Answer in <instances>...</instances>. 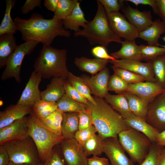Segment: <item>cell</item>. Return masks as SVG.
Returning a JSON list of instances; mask_svg holds the SVG:
<instances>
[{"label":"cell","mask_w":165,"mask_h":165,"mask_svg":"<svg viewBox=\"0 0 165 165\" xmlns=\"http://www.w3.org/2000/svg\"><path fill=\"white\" fill-rule=\"evenodd\" d=\"M13 20L25 42L35 41L50 46L56 37L68 38L71 35V32L64 28L62 21L53 17L46 19L41 14L35 13L28 19L17 16Z\"/></svg>","instance_id":"6da1fadb"},{"label":"cell","mask_w":165,"mask_h":165,"mask_svg":"<svg viewBox=\"0 0 165 165\" xmlns=\"http://www.w3.org/2000/svg\"><path fill=\"white\" fill-rule=\"evenodd\" d=\"M93 97L96 104L89 101L86 105L91 113L98 134L103 139L118 137L119 133L128 128L124 119L104 98Z\"/></svg>","instance_id":"7a4b0ae2"},{"label":"cell","mask_w":165,"mask_h":165,"mask_svg":"<svg viewBox=\"0 0 165 165\" xmlns=\"http://www.w3.org/2000/svg\"><path fill=\"white\" fill-rule=\"evenodd\" d=\"M97 9L94 19L86 27L75 32V37L86 38L91 45L98 44L107 48L112 42L121 43L122 41L112 29L102 4L97 0Z\"/></svg>","instance_id":"3957f363"},{"label":"cell","mask_w":165,"mask_h":165,"mask_svg":"<svg viewBox=\"0 0 165 165\" xmlns=\"http://www.w3.org/2000/svg\"><path fill=\"white\" fill-rule=\"evenodd\" d=\"M67 50L43 46L35 61L34 71L42 78L60 77L67 80L69 72L67 65Z\"/></svg>","instance_id":"277c9868"},{"label":"cell","mask_w":165,"mask_h":165,"mask_svg":"<svg viewBox=\"0 0 165 165\" xmlns=\"http://www.w3.org/2000/svg\"><path fill=\"white\" fill-rule=\"evenodd\" d=\"M27 118L29 136L36 146L41 161L44 162L54 147L64 139L46 127L33 112Z\"/></svg>","instance_id":"5b68a950"},{"label":"cell","mask_w":165,"mask_h":165,"mask_svg":"<svg viewBox=\"0 0 165 165\" xmlns=\"http://www.w3.org/2000/svg\"><path fill=\"white\" fill-rule=\"evenodd\" d=\"M118 137L131 160L138 164L146 157L152 143L144 134L129 127L119 133Z\"/></svg>","instance_id":"8992f818"},{"label":"cell","mask_w":165,"mask_h":165,"mask_svg":"<svg viewBox=\"0 0 165 165\" xmlns=\"http://www.w3.org/2000/svg\"><path fill=\"white\" fill-rule=\"evenodd\" d=\"M1 145L7 152L10 161L15 163L30 164L41 163L36 146L29 136L6 143Z\"/></svg>","instance_id":"52a82bcc"},{"label":"cell","mask_w":165,"mask_h":165,"mask_svg":"<svg viewBox=\"0 0 165 165\" xmlns=\"http://www.w3.org/2000/svg\"><path fill=\"white\" fill-rule=\"evenodd\" d=\"M37 42L29 41L21 44L18 46L8 60L5 68L1 75L2 81L14 78L16 82H21L20 72L22 61L24 57L30 54L37 44Z\"/></svg>","instance_id":"ba28073f"},{"label":"cell","mask_w":165,"mask_h":165,"mask_svg":"<svg viewBox=\"0 0 165 165\" xmlns=\"http://www.w3.org/2000/svg\"><path fill=\"white\" fill-rule=\"evenodd\" d=\"M107 15L112 29L119 37L130 41H135L138 38V30L119 11Z\"/></svg>","instance_id":"9c48e42d"},{"label":"cell","mask_w":165,"mask_h":165,"mask_svg":"<svg viewBox=\"0 0 165 165\" xmlns=\"http://www.w3.org/2000/svg\"><path fill=\"white\" fill-rule=\"evenodd\" d=\"M145 120L159 132L165 129V91L149 104Z\"/></svg>","instance_id":"30bf717a"},{"label":"cell","mask_w":165,"mask_h":165,"mask_svg":"<svg viewBox=\"0 0 165 165\" xmlns=\"http://www.w3.org/2000/svg\"><path fill=\"white\" fill-rule=\"evenodd\" d=\"M60 144L62 154L68 165H87L88 158L83 147L74 138L64 139Z\"/></svg>","instance_id":"8fae6325"},{"label":"cell","mask_w":165,"mask_h":165,"mask_svg":"<svg viewBox=\"0 0 165 165\" xmlns=\"http://www.w3.org/2000/svg\"><path fill=\"white\" fill-rule=\"evenodd\" d=\"M103 144L104 153L108 157L110 165H135L127 156L118 137L105 139Z\"/></svg>","instance_id":"7c38bea8"},{"label":"cell","mask_w":165,"mask_h":165,"mask_svg":"<svg viewBox=\"0 0 165 165\" xmlns=\"http://www.w3.org/2000/svg\"><path fill=\"white\" fill-rule=\"evenodd\" d=\"M113 65L122 68L142 77L146 81L156 82L151 63L130 59L109 60Z\"/></svg>","instance_id":"4fadbf2b"},{"label":"cell","mask_w":165,"mask_h":165,"mask_svg":"<svg viewBox=\"0 0 165 165\" xmlns=\"http://www.w3.org/2000/svg\"><path fill=\"white\" fill-rule=\"evenodd\" d=\"M27 117L17 120L0 129V145L29 136Z\"/></svg>","instance_id":"5bb4252c"},{"label":"cell","mask_w":165,"mask_h":165,"mask_svg":"<svg viewBox=\"0 0 165 165\" xmlns=\"http://www.w3.org/2000/svg\"><path fill=\"white\" fill-rule=\"evenodd\" d=\"M165 89L156 82H142L129 84L125 92L134 94L149 104Z\"/></svg>","instance_id":"9a60e30c"},{"label":"cell","mask_w":165,"mask_h":165,"mask_svg":"<svg viewBox=\"0 0 165 165\" xmlns=\"http://www.w3.org/2000/svg\"><path fill=\"white\" fill-rule=\"evenodd\" d=\"M81 77L94 96L104 98L108 93V86L110 76L107 67L92 76L83 75Z\"/></svg>","instance_id":"2e32d148"},{"label":"cell","mask_w":165,"mask_h":165,"mask_svg":"<svg viewBox=\"0 0 165 165\" xmlns=\"http://www.w3.org/2000/svg\"><path fill=\"white\" fill-rule=\"evenodd\" d=\"M42 78L39 74L34 71L32 72L17 104L33 106L41 100L39 86Z\"/></svg>","instance_id":"e0dca14e"},{"label":"cell","mask_w":165,"mask_h":165,"mask_svg":"<svg viewBox=\"0 0 165 165\" xmlns=\"http://www.w3.org/2000/svg\"><path fill=\"white\" fill-rule=\"evenodd\" d=\"M121 9L129 21L139 32L146 29L153 22L150 11H141L128 5L123 6Z\"/></svg>","instance_id":"ac0fdd59"},{"label":"cell","mask_w":165,"mask_h":165,"mask_svg":"<svg viewBox=\"0 0 165 165\" xmlns=\"http://www.w3.org/2000/svg\"><path fill=\"white\" fill-rule=\"evenodd\" d=\"M33 112L32 106L16 104L0 112V129Z\"/></svg>","instance_id":"d6986e66"},{"label":"cell","mask_w":165,"mask_h":165,"mask_svg":"<svg viewBox=\"0 0 165 165\" xmlns=\"http://www.w3.org/2000/svg\"><path fill=\"white\" fill-rule=\"evenodd\" d=\"M66 80L60 77L52 78L46 89L41 92V100L50 102H57L65 94L64 83Z\"/></svg>","instance_id":"ffe728a7"},{"label":"cell","mask_w":165,"mask_h":165,"mask_svg":"<svg viewBox=\"0 0 165 165\" xmlns=\"http://www.w3.org/2000/svg\"><path fill=\"white\" fill-rule=\"evenodd\" d=\"M165 33V22L159 19L153 21L152 24L144 30L139 32L138 38L146 41L148 45L160 46L159 42L160 35Z\"/></svg>","instance_id":"44dd1931"},{"label":"cell","mask_w":165,"mask_h":165,"mask_svg":"<svg viewBox=\"0 0 165 165\" xmlns=\"http://www.w3.org/2000/svg\"><path fill=\"white\" fill-rule=\"evenodd\" d=\"M128 127L134 129L146 135L152 143H155L159 132L149 124L145 119L133 114L124 119Z\"/></svg>","instance_id":"7402d4cb"},{"label":"cell","mask_w":165,"mask_h":165,"mask_svg":"<svg viewBox=\"0 0 165 165\" xmlns=\"http://www.w3.org/2000/svg\"><path fill=\"white\" fill-rule=\"evenodd\" d=\"M109 60L97 58L90 59L85 57H76L74 63L81 71L86 72L92 75H95L106 67Z\"/></svg>","instance_id":"603a6c76"},{"label":"cell","mask_w":165,"mask_h":165,"mask_svg":"<svg viewBox=\"0 0 165 165\" xmlns=\"http://www.w3.org/2000/svg\"><path fill=\"white\" fill-rule=\"evenodd\" d=\"M13 34L0 35V68L5 67L7 62L17 46Z\"/></svg>","instance_id":"cb8c5ba5"},{"label":"cell","mask_w":165,"mask_h":165,"mask_svg":"<svg viewBox=\"0 0 165 165\" xmlns=\"http://www.w3.org/2000/svg\"><path fill=\"white\" fill-rule=\"evenodd\" d=\"M121 47L118 51L111 53L110 55L115 59H130L142 60L139 46L135 41L125 40L121 43Z\"/></svg>","instance_id":"d4e9b609"},{"label":"cell","mask_w":165,"mask_h":165,"mask_svg":"<svg viewBox=\"0 0 165 165\" xmlns=\"http://www.w3.org/2000/svg\"><path fill=\"white\" fill-rule=\"evenodd\" d=\"M64 28L75 32L79 31L80 27L85 28L88 22L85 17L84 13L79 2L70 14L62 20Z\"/></svg>","instance_id":"484cf974"},{"label":"cell","mask_w":165,"mask_h":165,"mask_svg":"<svg viewBox=\"0 0 165 165\" xmlns=\"http://www.w3.org/2000/svg\"><path fill=\"white\" fill-rule=\"evenodd\" d=\"M79 112L63 113L61 124V135L64 139L74 138L79 130Z\"/></svg>","instance_id":"4316f807"},{"label":"cell","mask_w":165,"mask_h":165,"mask_svg":"<svg viewBox=\"0 0 165 165\" xmlns=\"http://www.w3.org/2000/svg\"><path fill=\"white\" fill-rule=\"evenodd\" d=\"M104 98L124 119L128 118L134 114L130 108L126 98L123 94L112 95L108 93Z\"/></svg>","instance_id":"83f0119b"},{"label":"cell","mask_w":165,"mask_h":165,"mask_svg":"<svg viewBox=\"0 0 165 165\" xmlns=\"http://www.w3.org/2000/svg\"><path fill=\"white\" fill-rule=\"evenodd\" d=\"M121 94H123L126 98L133 114L145 119L149 104L137 95L130 92H124Z\"/></svg>","instance_id":"f1b7e54d"},{"label":"cell","mask_w":165,"mask_h":165,"mask_svg":"<svg viewBox=\"0 0 165 165\" xmlns=\"http://www.w3.org/2000/svg\"><path fill=\"white\" fill-rule=\"evenodd\" d=\"M6 10L0 25V35L6 34L14 35L18 31L11 16V9L15 5L16 1L6 0Z\"/></svg>","instance_id":"f546056e"},{"label":"cell","mask_w":165,"mask_h":165,"mask_svg":"<svg viewBox=\"0 0 165 165\" xmlns=\"http://www.w3.org/2000/svg\"><path fill=\"white\" fill-rule=\"evenodd\" d=\"M67 80L72 87L89 102L94 105L96 104L89 88L81 77L77 76L69 72Z\"/></svg>","instance_id":"4dcf8cb0"},{"label":"cell","mask_w":165,"mask_h":165,"mask_svg":"<svg viewBox=\"0 0 165 165\" xmlns=\"http://www.w3.org/2000/svg\"><path fill=\"white\" fill-rule=\"evenodd\" d=\"M57 109L64 113L79 112L87 110L86 105L72 99L66 94L57 102Z\"/></svg>","instance_id":"1f68e13d"},{"label":"cell","mask_w":165,"mask_h":165,"mask_svg":"<svg viewBox=\"0 0 165 165\" xmlns=\"http://www.w3.org/2000/svg\"><path fill=\"white\" fill-rule=\"evenodd\" d=\"M103 139L96 134L87 141L83 146L86 156H99L104 153Z\"/></svg>","instance_id":"d6a6232c"},{"label":"cell","mask_w":165,"mask_h":165,"mask_svg":"<svg viewBox=\"0 0 165 165\" xmlns=\"http://www.w3.org/2000/svg\"><path fill=\"white\" fill-rule=\"evenodd\" d=\"M64 113L58 109L47 117L39 119L47 127L56 134L61 135V124Z\"/></svg>","instance_id":"836d02e7"},{"label":"cell","mask_w":165,"mask_h":165,"mask_svg":"<svg viewBox=\"0 0 165 165\" xmlns=\"http://www.w3.org/2000/svg\"><path fill=\"white\" fill-rule=\"evenodd\" d=\"M150 62L156 82L165 89V54Z\"/></svg>","instance_id":"e575fe53"},{"label":"cell","mask_w":165,"mask_h":165,"mask_svg":"<svg viewBox=\"0 0 165 165\" xmlns=\"http://www.w3.org/2000/svg\"><path fill=\"white\" fill-rule=\"evenodd\" d=\"M33 112L39 119L45 118L57 109V102L41 100L32 106Z\"/></svg>","instance_id":"d590c367"},{"label":"cell","mask_w":165,"mask_h":165,"mask_svg":"<svg viewBox=\"0 0 165 165\" xmlns=\"http://www.w3.org/2000/svg\"><path fill=\"white\" fill-rule=\"evenodd\" d=\"M79 2L77 0H59L58 6L53 17L63 20L70 14Z\"/></svg>","instance_id":"8d00e7d4"},{"label":"cell","mask_w":165,"mask_h":165,"mask_svg":"<svg viewBox=\"0 0 165 165\" xmlns=\"http://www.w3.org/2000/svg\"><path fill=\"white\" fill-rule=\"evenodd\" d=\"M139 47L142 60L148 62L165 54V49L161 46L141 44L139 46Z\"/></svg>","instance_id":"74e56055"},{"label":"cell","mask_w":165,"mask_h":165,"mask_svg":"<svg viewBox=\"0 0 165 165\" xmlns=\"http://www.w3.org/2000/svg\"><path fill=\"white\" fill-rule=\"evenodd\" d=\"M114 73L129 84L144 82L145 79L141 76L128 70L114 65L111 66Z\"/></svg>","instance_id":"f35d334b"},{"label":"cell","mask_w":165,"mask_h":165,"mask_svg":"<svg viewBox=\"0 0 165 165\" xmlns=\"http://www.w3.org/2000/svg\"><path fill=\"white\" fill-rule=\"evenodd\" d=\"M129 84L116 74L110 76L108 86V91H114L118 94L126 91Z\"/></svg>","instance_id":"ab89813d"},{"label":"cell","mask_w":165,"mask_h":165,"mask_svg":"<svg viewBox=\"0 0 165 165\" xmlns=\"http://www.w3.org/2000/svg\"><path fill=\"white\" fill-rule=\"evenodd\" d=\"M160 147L155 143H152L146 157L138 165H158Z\"/></svg>","instance_id":"60d3db41"},{"label":"cell","mask_w":165,"mask_h":165,"mask_svg":"<svg viewBox=\"0 0 165 165\" xmlns=\"http://www.w3.org/2000/svg\"><path fill=\"white\" fill-rule=\"evenodd\" d=\"M61 149V148H60ZM42 165H68L61 149L54 148Z\"/></svg>","instance_id":"b9f144b4"},{"label":"cell","mask_w":165,"mask_h":165,"mask_svg":"<svg viewBox=\"0 0 165 165\" xmlns=\"http://www.w3.org/2000/svg\"><path fill=\"white\" fill-rule=\"evenodd\" d=\"M97 133L95 127L92 125L86 129L79 130L76 133L74 138L79 145L83 147L85 143Z\"/></svg>","instance_id":"7bdbcfd3"},{"label":"cell","mask_w":165,"mask_h":165,"mask_svg":"<svg viewBox=\"0 0 165 165\" xmlns=\"http://www.w3.org/2000/svg\"><path fill=\"white\" fill-rule=\"evenodd\" d=\"M64 87L65 94L71 98L85 105L88 103L89 101L72 87L67 80L65 82Z\"/></svg>","instance_id":"ee69618b"},{"label":"cell","mask_w":165,"mask_h":165,"mask_svg":"<svg viewBox=\"0 0 165 165\" xmlns=\"http://www.w3.org/2000/svg\"><path fill=\"white\" fill-rule=\"evenodd\" d=\"M103 6L107 14L119 12L123 6L122 0H98Z\"/></svg>","instance_id":"f6af8a7d"},{"label":"cell","mask_w":165,"mask_h":165,"mask_svg":"<svg viewBox=\"0 0 165 165\" xmlns=\"http://www.w3.org/2000/svg\"><path fill=\"white\" fill-rule=\"evenodd\" d=\"M79 130L86 129L93 125L91 114L88 109L79 112Z\"/></svg>","instance_id":"bcb514c9"},{"label":"cell","mask_w":165,"mask_h":165,"mask_svg":"<svg viewBox=\"0 0 165 165\" xmlns=\"http://www.w3.org/2000/svg\"><path fill=\"white\" fill-rule=\"evenodd\" d=\"M91 52L96 58L108 60H115L108 54L106 48L102 46H98L94 47L92 49Z\"/></svg>","instance_id":"7dc6e473"},{"label":"cell","mask_w":165,"mask_h":165,"mask_svg":"<svg viewBox=\"0 0 165 165\" xmlns=\"http://www.w3.org/2000/svg\"><path fill=\"white\" fill-rule=\"evenodd\" d=\"M41 0H26L20 9L23 14H27L36 7L41 6Z\"/></svg>","instance_id":"c3c4849f"},{"label":"cell","mask_w":165,"mask_h":165,"mask_svg":"<svg viewBox=\"0 0 165 165\" xmlns=\"http://www.w3.org/2000/svg\"><path fill=\"white\" fill-rule=\"evenodd\" d=\"M135 4L136 6L139 5H148L152 8L155 14L157 15L158 13V7L156 0H127Z\"/></svg>","instance_id":"681fc988"},{"label":"cell","mask_w":165,"mask_h":165,"mask_svg":"<svg viewBox=\"0 0 165 165\" xmlns=\"http://www.w3.org/2000/svg\"><path fill=\"white\" fill-rule=\"evenodd\" d=\"M87 165H110L108 159L93 156L88 158Z\"/></svg>","instance_id":"f907efd6"},{"label":"cell","mask_w":165,"mask_h":165,"mask_svg":"<svg viewBox=\"0 0 165 165\" xmlns=\"http://www.w3.org/2000/svg\"><path fill=\"white\" fill-rule=\"evenodd\" d=\"M10 161L9 156L2 145L0 146V165H8Z\"/></svg>","instance_id":"816d5d0a"},{"label":"cell","mask_w":165,"mask_h":165,"mask_svg":"<svg viewBox=\"0 0 165 165\" xmlns=\"http://www.w3.org/2000/svg\"><path fill=\"white\" fill-rule=\"evenodd\" d=\"M158 7L157 15L165 22V0H156Z\"/></svg>","instance_id":"f5cc1de1"},{"label":"cell","mask_w":165,"mask_h":165,"mask_svg":"<svg viewBox=\"0 0 165 165\" xmlns=\"http://www.w3.org/2000/svg\"><path fill=\"white\" fill-rule=\"evenodd\" d=\"M58 2L59 0H45L44 5L48 10L55 13L57 9Z\"/></svg>","instance_id":"db71d44e"},{"label":"cell","mask_w":165,"mask_h":165,"mask_svg":"<svg viewBox=\"0 0 165 165\" xmlns=\"http://www.w3.org/2000/svg\"><path fill=\"white\" fill-rule=\"evenodd\" d=\"M155 143L158 146L165 148V129L159 132Z\"/></svg>","instance_id":"11a10c76"},{"label":"cell","mask_w":165,"mask_h":165,"mask_svg":"<svg viewBox=\"0 0 165 165\" xmlns=\"http://www.w3.org/2000/svg\"><path fill=\"white\" fill-rule=\"evenodd\" d=\"M158 165H165V148H160Z\"/></svg>","instance_id":"9f6ffc18"},{"label":"cell","mask_w":165,"mask_h":165,"mask_svg":"<svg viewBox=\"0 0 165 165\" xmlns=\"http://www.w3.org/2000/svg\"><path fill=\"white\" fill-rule=\"evenodd\" d=\"M8 165H42L41 163L36 164H30L25 163H15L12 161H10L9 164Z\"/></svg>","instance_id":"6f0895ef"},{"label":"cell","mask_w":165,"mask_h":165,"mask_svg":"<svg viewBox=\"0 0 165 165\" xmlns=\"http://www.w3.org/2000/svg\"><path fill=\"white\" fill-rule=\"evenodd\" d=\"M162 40L165 42V35L161 38ZM160 46L163 47L165 49V44L164 45H161Z\"/></svg>","instance_id":"680465c9"}]
</instances>
